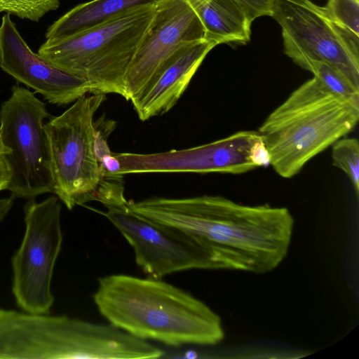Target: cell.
<instances>
[{
  "instance_id": "6da1fadb",
  "label": "cell",
  "mask_w": 359,
  "mask_h": 359,
  "mask_svg": "<svg viewBox=\"0 0 359 359\" xmlns=\"http://www.w3.org/2000/svg\"><path fill=\"white\" fill-rule=\"evenodd\" d=\"M128 207L147 221L193 238L212 270L273 271L287 255L294 225L287 208L243 205L221 196H154L129 201Z\"/></svg>"
},
{
  "instance_id": "7a4b0ae2",
  "label": "cell",
  "mask_w": 359,
  "mask_h": 359,
  "mask_svg": "<svg viewBox=\"0 0 359 359\" xmlns=\"http://www.w3.org/2000/svg\"><path fill=\"white\" fill-rule=\"evenodd\" d=\"M93 300L109 324L141 339L170 346H212L225 337L217 313L161 279L125 274L100 277Z\"/></svg>"
},
{
  "instance_id": "3957f363",
  "label": "cell",
  "mask_w": 359,
  "mask_h": 359,
  "mask_svg": "<svg viewBox=\"0 0 359 359\" xmlns=\"http://www.w3.org/2000/svg\"><path fill=\"white\" fill-rule=\"evenodd\" d=\"M358 119L359 103L335 95L313 76L276 107L258 132L269 151L270 165L280 177L291 178L351 132Z\"/></svg>"
},
{
  "instance_id": "277c9868",
  "label": "cell",
  "mask_w": 359,
  "mask_h": 359,
  "mask_svg": "<svg viewBox=\"0 0 359 359\" xmlns=\"http://www.w3.org/2000/svg\"><path fill=\"white\" fill-rule=\"evenodd\" d=\"M105 94H85L44 123L53 194L69 210L97 201L107 209L127 206L123 175H109L95 150L94 116Z\"/></svg>"
},
{
  "instance_id": "5b68a950",
  "label": "cell",
  "mask_w": 359,
  "mask_h": 359,
  "mask_svg": "<svg viewBox=\"0 0 359 359\" xmlns=\"http://www.w3.org/2000/svg\"><path fill=\"white\" fill-rule=\"evenodd\" d=\"M154 5L126 11L72 36L46 41L38 54L84 80L90 93L124 97L126 76L153 18Z\"/></svg>"
},
{
  "instance_id": "8992f818",
  "label": "cell",
  "mask_w": 359,
  "mask_h": 359,
  "mask_svg": "<svg viewBox=\"0 0 359 359\" xmlns=\"http://www.w3.org/2000/svg\"><path fill=\"white\" fill-rule=\"evenodd\" d=\"M46 104L28 88L13 86L0 107V140L10 172L6 188L14 197L35 198L53 194L50 156L43 121Z\"/></svg>"
},
{
  "instance_id": "52a82bcc",
  "label": "cell",
  "mask_w": 359,
  "mask_h": 359,
  "mask_svg": "<svg viewBox=\"0 0 359 359\" xmlns=\"http://www.w3.org/2000/svg\"><path fill=\"white\" fill-rule=\"evenodd\" d=\"M23 210L25 233L11 258L12 292L24 311L48 314L54 302L53 271L63 240L61 201L55 195L39 202L31 198Z\"/></svg>"
},
{
  "instance_id": "ba28073f",
  "label": "cell",
  "mask_w": 359,
  "mask_h": 359,
  "mask_svg": "<svg viewBox=\"0 0 359 359\" xmlns=\"http://www.w3.org/2000/svg\"><path fill=\"white\" fill-rule=\"evenodd\" d=\"M271 17L282 29L284 53L324 61L359 90V35L310 0H275Z\"/></svg>"
},
{
  "instance_id": "9c48e42d",
  "label": "cell",
  "mask_w": 359,
  "mask_h": 359,
  "mask_svg": "<svg viewBox=\"0 0 359 359\" xmlns=\"http://www.w3.org/2000/svg\"><path fill=\"white\" fill-rule=\"evenodd\" d=\"M121 175L151 172L241 174L270 165V156L258 131L243 130L180 150L153 154L114 153Z\"/></svg>"
},
{
  "instance_id": "30bf717a",
  "label": "cell",
  "mask_w": 359,
  "mask_h": 359,
  "mask_svg": "<svg viewBox=\"0 0 359 359\" xmlns=\"http://www.w3.org/2000/svg\"><path fill=\"white\" fill-rule=\"evenodd\" d=\"M102 213L132 247L137 265L149 278L161 279L191 269L212 270L203 249L184 233L144 219L128 205Z\"/></svg>"
},
{
  "instance_id": "8fae6325",
  "label": "cell",
  "mask_w": 359,
  "mask_h": 359,
  "mask_svg": "<svg viewBox=\"0 0 359 359\" xmlns=\"http://www.w3.org/2000/svg\"><path fill=\"white\" fill-rule=\"evenodd\" d=\"M205 39V29L187 0H160L131 61L124 98L133 102L149 87L161 67L182 44Z\"/></svg>"
},
{
  "instance_id": "7c38bea8",
  "label": "cell",
  "mask_w": 359,
  "mask_h": 359,
  "mask_svg": "<svg viewBox=\"0 0 359 359\" xmlns=\"http://www.w3.org/2000/svg\"><path fill=\"white\" fill-rule=\"evenodd\" d=\"M0 67L53 104H68L90 93L84 80L34 53L8 13L3 16L0 25Z\"/></svg>"
},
{
  "instance_id": "4fadbf2b",
  "label": "cell",
  "mask_w": 359,
  "mask_h": 359,
  "mask_svg": "<svg viewBox=\"0 0 359 359\" xmlns=\"http://www.w3.org/2000/svg\"><path fill=\"white\" fill-rule=\"evenodd\" d=\"M75 318L0 309V358H73Z\"/></svg>"
},
{
  "instance_id": "5bb4252c",
  "label": "cell",
  "mask_w": 359,
  "mask_h": 359,
  "mask_svg": "<svg viewBox=\"0 0 359 359\" xmlns=\"http://www.w3.org/2000/svg\"><path fill=\"white\" fill-rule=\"evenodd\" d=\"M217 45L203 39L187 42L173 53L145 91L132 102L139 118L144 121L171 109L207 54Z\"/></svg>"
},
{
  "instance_id": "9a60e30c",
  "label": "cell",
  "mask_w": 359,
  "mask_h": 359,
  "mask_svg": "<svg viewBox=\"0 0 359 359\" xmlns=\"http://www.w3.org/2000/svg\"><path fill=\"white\" fill-rule=\"evenodd\" d=\"M205 31V39L221 43L246 44L253 22L233 0H187Z\"/></svg>"
},
{
  "instance_id": "2e32d148",
  "label": "cell",
  "mask_w": 359,
  "mask_h": 359,
  "mask_svg": "<svg viewBox=\"0 0 359 359\" xmlns=\"http://www.w3.org/2000/svg\"><path fill=\"white\" fill-rule=\"evenodd\" d=\"M160 0H92L60 18L48 29L46 42L63 39L103 23L126 11L155 4Z\"/></svg>"
},
{
  "instance_id": "e0dca14e",
  "label": "cell",
  "mask_w": 359,
  "mask_h": 359,
  "mask_svg": "<svg viewBox=\"0 0 359 359\" xmlns=\"http://www.w3.org/2000/svg\"><path fill=\"white\" fill-rule=\"evenodd\" d=\"M292 61L301 68L311 72L323 86L335 95L359 103V90L327 62L303 56L295 57Z\"/></svg>"
},
{
  "instance_id": "ac0fdd59",
  "label": "cell",
  "mask_w": 359,
  "mask_h": 359,
  "mask_svg": "<svg viewBox=\"0 0 359 359\" xmlns=\"http://www.w3.org/2000/svg\"><path fill=\"white\" fill-rule=\"evenodd\" d=\"M332 159L351 180L355 194H359V142L357 138L341 137L332 145Z\"/></svg>"
},
{
  "instance_id": "d6986e66",
  "label": "cell",
  "mask_w": 359,
  "mask_h": 359,
  "mask_svg": "<svg viewBox=\"0 0 359 359\" xmlns=\"http://www.w3.org/2000/svg\"><path fill=\"white\" fill-rule=\"evenodd\" d=\"M59 5L60 0H0V13L37 22L47 13L56 10Z\"/></svg>"
},
{
  "instance_id": "ffe728a7",
  "label": "cell",
  "mask_w": 359,
  "mask_h": 359,
  "mask_svg": "<svg viewBox=\"0 0 359 359\" xmlns=\"http://www.w3.org/2000/svg\"><path fill=\"white\" fill-rule=\"evenodd\" d=\"M325 7L334 20L359 35V0H328Z\"/></svg>"
},
{
  "instance_id": "44dd1931",
  "label": "cell",
  "mask_w": 359,
  "mask_h": 359,
  "mask_svg": "<svg viewBox=\"0 0 359 359\" xmlns=\"http://www.w3.org/2000/svg\"><path fill=\"white\" fill-rule=\"evenodd\" d=\"M239 4L253 21L262 16H271L275 0H233Z\"/></svg>"
},
{
  "instance_id": "7402d4cb",
  "label": "cell",
  "mask_w": 359,
  "mask_h": 359,
  "mask_svg": "<svg viewBox=\"0 0 359 359\" xmlns=\"http://www.w3.org/2000/svg\"><path fill=\"white\" fill-rule=\"evenodd\" d=\"M10 172L3 155H0V191L6 189Z\"/></svg>"
},
{
  "instance_id": "603a6c76",
  "label": "cell",
  "mask_w": 359,
  "mask_h": 359,
  "mask_svg": "<svg viewBox=\"0 0 359 359\" xmlns=\"http://www.w3.org/2000/svg\"><path fill=\"white\" fill-rule=\"evenodd\" d=\"M14 198L11 194L10 196L0 198V224L12 209Z\"/></svg>"
},
{
  "instance_id": "cb8c5ba5",
  "label": "cell",
  "mask_w": 359,
  "mask_h": 359,
  "mask_svg": "<svg viewBox=\"0 0 359 359\" xmlns=\"http://www.w3.org/2000/svg\"><path fill=\"white\" fill-rule=\"evenodd\" d=\"M8 152V149L3 144L0 140V155L6 154Z\"/></svg>"
}]
</instances>
